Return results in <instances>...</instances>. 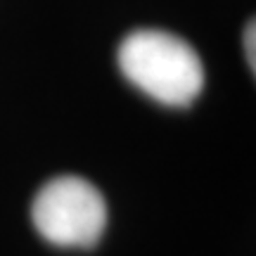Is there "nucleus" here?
Returning <instances> with one entry per match:
<instances>
[{
    "label": "nucleus",
    "mask_w": 256,
    "mask_h": 256,
    "mask_svg": "<svg viewBox=\"0 0 256 256\" xmlns=\"http://www.w3.org/2000/svg\"><path fill=\"white\" fill-rule=\"evenodd\" d=\"M244 57L249 62V69H256V26L254 22H249L244 28Z\"/></svg>",
    "instance_id": "3"
},
{
    "label": "nucleus",
    "mask_w": 256,
    "mask_h": 256,
    "mask_svg": "<svg viewBox=\"0 0 256 256\" xmlns=\"http://www.w3.org/2000/svg\"><path fill=\"white\" fill-rule=\"evenodd\" d=\"M119 69L147 98L188 107L204 88V66L190 43L159 28L128 34L119 46Z\"/></svg>",
    "instance_id": "1"
},
{
    "label": "nucleus",
    "mask_w": 256,
    "mask_h": 256,
    "mask_svg": "<svg viewBox=\"0 0 256 256\" xmlns=\"http://www.w3.org/2000/svg\"><path fill=\"white\" fill-rule=\"evenodd\" d=\"M31 218L50 244L88 249L104 232L107 204L102 192L86 178L57 176L38 190Z\"/></svg>",
    "instance_id": "2"
}]
</instances>
